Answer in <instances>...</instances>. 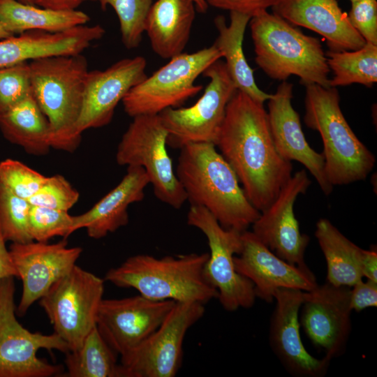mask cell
<instances>
[{"instance_id":"obj_9","label":"cell","mask_w":377,"mask_h":377,"mask_svg":"<svg viewBox=\"0 0 377 377\" xmlns=\"http://www.w3.org/2000/svg\"><path fill=\"white\" fill-rule=\"evenodd\" d=\"M103 293L104 280L75 265L39 300L69 351L78 349L96 326Z\"/></svg>"},{"instance_id":"obj_20","label":"cell","mask_w":377,"mask_h":377,"mask_svg":"<svg viewBox=\"0 0 377 377\" xmlns=\"http://www.w3.org/2000/svg\"><path fill=\"white\" fill-rule=\"evenodd\" d=\"M242 248L234 257L236 271L253 284L256 297L266 302L281 288L311 291L318 286L313 274L280 258L271 251L252 231L242 232Z\"/></svg>"},{"instance_id":"obj_27","label":"cell","mask_w":377,"mask_h":377,"mask_svg":"<svg viewBox=\"0 0 377 377\" xmlns=\"http://www.w3.org/2000/svg\"><path fill=\"white\" fill-rule=\"evenodd\" d=\"M89 20L87 14L77 9L57 10L17 0H0V23L12 35L29 31L61 32Z\"/></svg>"},{"instance_id":"obj_38","label":"cell","mask_w":377,"mask_h":377,"mask_svg":"<svg viewBox=\"0 0 377 377\" xmlns=\"http://www.w3.org/2000/svg\"><path fill=\"white\" fill-rule=\"evenodd\" d=\"M348 18L353 27L366 42L377 45V1L351 2Z\"/></svg>"},{"instance_id":"obj_43","label":"cell","mask_w":377,"mask_h":377,"mask_svg":"<svg viewBox=\"0 0 377 377\" xmlns=\"http://www.w3.org/2000/svg\"><path fill=\"white\" fill-rule=\"evenodd\" d=\"M31 3L44 8L57 10H75L84 0H30Z\"/></svg>"},{"instance_id":"obj_24","label":"cell","mask_w":377,"mask_h":377,"mask_svg":"<svg viewBox=\"0 0 377 377\" xmlns=\"http://www.w3.org/2000/svg\"><path fill=\"white\" fill-rule=\"evenodd\" d=\"M149 179L145 169L127 167L120 182L86 212L74 216L71 232L84 228L92 239H101L128 223L130 205L140 202Z\"/></svg>"},{"instance_id":"obj_34","label":"cell","mask_w":377,"mask_h":377,"mask_svg":"<svg viewBox=\"0 0 377 377\" xmlns=\"http://www.w3.org/2000/svg\"><path fill=\"white\" fill-rule=\"evenodd\" d=\"M74 216L68 212L31 205L29 233L33 241L47 242L54 237L66 239L71 232Z\"/></svg>"},{"instance_id":"obj_47","label":"cell","mask_w":377,"mask_h":377,"mask_svg":"<svg viewBox=\"0 0 377 377\" xmlns=\"http://www.w3.org/2000/svg\"><path fill=\"white\" fill-rule=\"evenodd\" d=\"M350 2H353V1H357V0H349Z\"/></svg>"},{"instance_id":"obj_12","label":"cell","mask_w":377,"mask_h":377,"mask_svg":"<svg viewBox=\"0 0 377 377\" xmlns=\"http://www.w3.org/2000/svg\"><path fill=\"white\" fill-rule=\"evenodd\" d=\"M14 276L0 279V377H50L62 368L37 356L40 349L69 352L54 332L43 334L23 327L15 318Z\"/></svg>"},{"instance_id":"obj_14","label":"cell","mask_w":377,"mask_h":377,"mask_svg":"<svg viewBox=\"0 0 377 377\" xmlns=\"http://www.w3.org/2000/svg\"><path fill=\"white\" fill-rule=\"evenodd\" d=\"M311 184L305 170L296 172L251 225L253 233L271 251L306 271H310L304 261L310 238L300 232L293 207L298 195L305 194Z\"/></svg>"},{"instance_id":"obj_23","label":"cell","mask_w":377,"mask_h":377,"mask_svg":"<svg viewBox=\"0 0 377 377\" xmlns=\"http://www.w3.org/2000/svg\"><path fill=\"white\" fill-rule=\"evenodd\" d=\"M105 32L99 24H84L61 32L29 31L0 39V68L41 57L80 54Z\"/></svg>"},{"instance_id":"obj_35","label":"cell","mask_w":377,"mask_h":377,"mask_svg":"<svg viewBox=\"0 0 377 377\" xmlns=\"http://www.w3.org/2000/svg\"><path fill=\"white\" fill-rule=\"evenodd\" d=\"M31 94L29 61L0 68V117Z\"/></svg>"},{"instance_id":"obj_31","label":"cell","mask_w":377,"mask_h":377,"mask_svg":"<svg viewBox=\"0 0 377 377\" xmlns=\"http://www.w3.org/2000/svg\"><path fill=\"white\" fill-rule=\"evenodd\" d=\"M325 55L333 72L330 87L356 83L371 87L377 82V45L366 42L355 50H330Z\"/></svg>"},{"instance_id":"obj_39","label":"cell","mask_w":377,"mask_h":377,"mask_svg":"<svg viewBox=\"0 0 377 377\" xmlns=\"http://www.w3.org/2000/svg\"><path fill=\"white\" fill-rule=\"evenodd\" d=\"M208 6L248 15L251 17L260 10L273 7L281 0H205Z\"/></svg>"},{"instance_id":"obj_30","label":"cell","mask_w":377,"mask_h":377,"mask_svg":"<svg viewBox=\"0 0 377 377\" xmlns=\"http://www.w3.org/2000/svg\"><path fill=\"white\" fill-rule=\"evenodd\" d=\"M115 354L96 326L78 349L66 353L65 376L120 377Z\"/></svg>"},{"instance_id":"obj_1","label":"cell","mask_w":377,"mask_h":377,"mask_svg":"<svg viewBox=\"0 0 377 377\" xmlns=\"http://www.w3.org/2000/svg\"><path fill=\"white\" fill-rule=\"evenodd\" d=\"M215 146L236 174L249 201L260 212L292 177L291 162L274 146L263 104L239 90L227 105Z\"/></svg>"},{"instance_id":"obj_7","label":"cell","mask_w":377,"mask_h":377,"mask_svg":"<svg viewBox=\"0 0 377 377\" xmlns=\"http://www.w3.org/2000/svg\"><path fill=\"white\" fill-rule=\"evenodd\" d=\"M222 55L213 44L192 53L182 52L133 87L122 100L124 112L131 117L158 114L179 107L195 96L202 86L198 76Z\"/></svg>"},{"instance_id":"obj_13","label":"cell","mask_w":377,"mask_h":377,"mask_svg":"<svg viewBox=\"0 0 377 377\" xmlns=\"http://www.w3.org/2000/svg\"><path fill=\"white\" fill-rule=\"evenodd\" d=\"M205 304L175 302L161 325L145 341L121 356L120 377H174L183 359L188 329L204 315Z\"/></svg>"},{"instance_id":"obj_44","label":"cell","mask_w":377,"mask_h":377,"mask_svg":"<svg viewBox=\"0 0 377 377\" xmlns=\"http://www.w3.org/2000/svg\"><path fill=\"white\" fill-rule=\"evenodd\" d=\"M195 4V9L198 12L205 13L208 8V4L205 0H191Z\"/></svg>"},{"instance_id":"obj_42","label":"cell","mask_w":377,"mask_h":377,"mask_svg":"<svg viewBox=\"0 0 377 377\" xmlns=\"http://www.w3.org/2000/svg\"><path fill=\"white\" fill-rule=\"evenodd\" d=\"M17 276V272L10 258L9 250L6 246V241L0 232V279L8 276Z\"/></svg>"},{"instance_id":"obj_41","label":"cell","mask_w":377,"mask_h":377,"mask_svg":"<svg viewBox=\"0 0 377 377\" xmlns=\"http://www.w3.org/2000/svg\"><path fill=\"white\" fill-rule=\"evenodd\" d=\"M362 269L363 277L377 282V252L376 250L363 249Z\"/></svg>"},{"instance_id":"obj_26","label":"cell","mask_w":377,"mask_h":377,"mask_svg":"<svg viewBox=\"0 0 377 377\" xmlns=\"http://www.w3.org/2000/svg\"><path fill=\"white\" fill-rule=\"evenodd\" d=\"M230 13L228 25L223 15L214 18L219 35L214 45L225 59L227 71L237 89L256 102L264 104L272 94L262 91L256 84L253 70L246 59L242 47L245 30L251 17L233 11Z\"/></svg>"},{"instance_id":"obj_22","label":"cell","mask_w":377,"mask_h":377,"mask_svg":"<svg viewBox=\"0 0 377 377\" xmlns=\"http://www.w3.org/2000/svg\"><path fill=\"white\" fill-rule=\"evenodd\" d=\"M272 8L289 23L321 35L330 50H355L366 43L337 0H281Z\"/></svg>"},{"instance_id":"obj_2","label":"cell","mask_w":377,"mask_h":377,"mask_svg":"<svg viewBox=\"0 0 377 377\" xmlns=\"http://www.w3.org/2000/svg\"><path fill=\"white\" fill-rule=\"evenodd\" d=\"M175 173L191 205L205 208L223 228L242 232L260 216L214 144L182 147Z\"/></svg>"},{"instance_id":"obj_4","label":"cell","mask_w":377,"mask_h":377,"mask_svg":"<svg viewBox=\"0 0 377 377\" xmlns=\"http://www.w3.org/2000/svg\"><path fill=\"white\" fill-rule=\"evenodd\" d=\"M249 24L255 61L267 76L283 82L295 75L305 86L330 87V70L318 38L267 10L252 16Z\"/></svg>"},{"instance_id":"obj_32","label":"cell","mask_w":377,"mask_h":377,"mask_svg":"<svg viewBox=\"0 0 377 377\" xmlns=\"http://www.w3.org/2000/svg\"><path fill=\"white\" fill-rule=\"evenodd\" d=\"M31 204L0 182V232L6 242L27 243L33 239L29 233Z\"/></svg>"},{"instance_id":"obj_36","label":"cell","mask_w":377,"mask_h":377,"mask_svg":"<svg viewBox=\"0 0 377 377\" xmlns=\"http://www.w3.org/2000/svg\"><path fill=\"white\" fill-rule=\"evenodd\" d=\"M46 177L17 160L7 158L0 162V182L22 198L29 200Z\"/></svg>"},{"instance_id":"obj_40","label":"cell","mask_w":377,"mask_h":377,"mask_svg":"<svg viewBox=\"0 0 377 377\" xmlns=\"http://www.w3.org/2000/svg\"><path fill=\"white\" fill-rule=\"evenodd\" d=\"M350 306L356 312L377 306V282L359 281L350 288Z\"/></svg>"},{"instance_id":"obj_21","label":"cell","mask_w":377,"mask_h":377,"mask_svg":"<svg viewBox=\"0 0 377 377\" xmlns=\"http://www.w3.org/2000/svg\"><path fill=\"white\" fill-rule=\"evenodd\" d=\"M293 84L283 81L268 100L267 118L274 146L282 158L302 164L328 195L333 186L327 180L324 157L312 149L302 129L299 114L292 105Z\"/></svg>"},{"instance_id":"obj_25","label":"cell","mask_w":377,"mask_h":377,"mask_svg":"<svg viewBox=\"0 0 377 377\" xmlns=\"http://www.w3.org/2000/svg\"><path fill=\"white\" fill-rule=\"evenodd\" d=\"M191 0H157L152 3L145 25L153 51L166 59L183 52L195 17Z\"/></svg>"},{"instance_id":"obj_48","label":"cell","mask_w":377,"mask_h":377,"mask_svg":"<svg viewBox=\"0 0 377 377\" xmlns=\"http://www.w3.org/2000/svg\"><path fill=\"white\" fill-rule=\"evenodd\" d=\"M94 1V0H84V1Z\"/></svg>"},{"instance_id":"obj_3","label":"cell","mask_w":377,"mask_h":377,"mask_svg":"<svg viewBox=\"0 0 377 377\" xmlns=\"http://www.w3.org/2000/svg\"><path fill=\"white\" fill-rule=\"evenodd\" d=\"M29 68L32 94L48 121L51 148L75 151L82 140L77 124L87 58L82 53L41 57L30 61Z\"/></svg>"},{"instance_id":"obj_11","label":"cell","mask_w":377,"mask_h":377,"mask_svg":"<svg viewBox=\"0 0 377 377\" xmlns=\"http://www.w3.org/2000/svg\"><path fill=\"white\" fill-rule=\"evenodd\" d=\"M202 75L209 82L193 105L170 108L158 114L168 132L167 145L171 147L180 149L190 143H216L227 105L237 89L221 59Z\"/></svg>"},{"instance_id":"obj_46","label":"cell","mask_w":377,"mask_h":377,"mask_svg":"<svg viewBox=\"0 0 377 377\" xmlns=\"http://www.w3.org/2000/svg\"><path fill=\"white\" fill-rule=\"evenodd\" d=\"M19 1H21L22 3H27V4H31L33 5L30 0H17Z\"/></svg>"},{"instance_id":"obj_33","label":"cell","mask_w":377,"mask_h":377,"mask_svg":"<svg viewBox=\"0 0 377 377\" xmlns=\"http://www.w3.org/2000/svg\"><path fill=\"white\" fill-rule=\"evenodd\" d=\"M103 10L110 6L119 22L121 39L126 49L137 48L142 39L153 0H97Z\"/></svg>"},{"instance_id":"obj_5","label":"cell","mask_w":377,"mask_h":377,"mask_svg":"<svg viewBox=\"0 0 377 377\" xmlns=\"http://www.w3.org/2000/svg\"><path fill=\"white\" fill-rule=\"evenodd\" d=\"M209 253L156 258L138 254L110 269L105 280L120 288H132L154 300L197 302L203 304L219 293L203 275Z\"/></svg>"},{"instance_id":"obj_45","label":"cell","mask_w":377,"mask_h":377,"mask_svg":"<svg viewBox=\"0 0 377 377\" xmlns=\"http://www.w3.org/2000/svg\"><path fill=\"white\" fill-rule=\"evenodd\" d=\"M13 35L8 32L0 23V39H3L12 36Z\"/></svg>"},{"instance_id":"obj_18","label":"cell","mask_w":377,"mask_h":377,"mask_svg":"<svg viewBox=\"0 0 377 377\" xmlns=\"http://www.w3.org/2000/svg\"><path fill=\"white\" fill-rule=\"evenodd\" d=\"M146 67L145 58L136 56L120 59L103 71H89L84 80L78 131L82 134L86 130L109 124L117 105L147 77Z\"/></svg>"},{"instance_id":"obj_29","label":"cell","mask_w":377,"mask_h":377,"mask_svg":"<svg viewBox=\"0 0 377 377\" xmlns=\"http://www.w3.org/2000/svg\"><path fill=\"white\" fill-rule=\"evenodd\" d=\"M0 130L8 141L31 155L44 156L51 149L48 121L33 94L0 117Z\"/></svg>"},{"instance_id":"obj_17","label":"cell","mask_w":377,"mask_h":377,"mask_svg":"<svg viewBox=\"0 0 377 377\" xmlns=\"http://www.w3.org/2000/svg\"><path fill=\"white\" fill-rule=\"evenodd\" d=\"M82 252L68 247L66 239L54 244L32 241L12 243L9 253L17 277L22 281V294L17 311L24 315L59 279L76 264Z\"/></svg>"},{"instance_id":"obj_8","label":"cell","mask_w":377,"mask_h":377,"mask_svg":"<svg viewBox=\"0 0 377 377\" xmlns=\"http://www.w3.org/2000/svg\"><path fill=\"white\" fill-rule=\"evenodd\" d=\"M167 138L158 114L134 117L118 145L116 161L121 166L143 168L155 196L179 209L187 198L167 151Z\"/></svg>"},{"instance_id":"obj_16","label":"cell","mask_w":377,"mask_h":377,"mask_svg":"<svg viewBox=\"0 0 377 377\" xmlns=\"http://www.w3.org/2000/svg\"><path fill=\"white\" fill-rule=\"evenodd\" d=\"M299 316L302 326L314 346L330 360L346 350L351 332L350 287L328 282L305 291Z\"/></svg>"},{"instance_id":"obj_6","label":"cell","mask_w":377,"mask_h":377,"mask_svg":"<svg viewBox=\"0 0 377 377\" xmlns=\"http://www.w3.org/2000/svg\"><path fill=\"white\" fill-rule=\"evenodd\" d=\"M339 103L336 87L306 86L304 121L320 135L325 174L332 186L365 179L376 163L375 156L345 119Z\"/></svg>"},{"instance_id":"obj_10","label":"cell","mask_w":377,"mask_h":377,"mask_svg":"<svg viewBox=\"0 0 377 377\" xmlns=\"http://www.w3.org/2000/svg\"><path fill=\"white\" fill-rule=\"evenodd\" d=\"M186 219L188 225L200 230L207 239L210 252L203 275L218 291L223 308L234 311L252 307L256 297L253 284L236 271L234 263L235 256L242 248V232L223 228L200 206L191 205Z\"/></svg>"},{"instance_id":"obj_15","label":"cell","mask_w":377,"mask_h":377,"mask_svg":"<svg viewBox=\"0 0 377 377\" xmlns=\"http://www.w3.org/2000/svg\"><path fill=\"white\" fill-rule=\"evenodd\" d=\"M175 303L172 300L148 299L140 294L121 299H103L96 327L112 349L121 357L161 325Z\"/></svg>"},{"instance_id":"obj_37","label":"cell","mask_w":377,"mask_h":377,"mask_svg":"<svg viewBox=\"0 0 377 377\" xmlns=\"http://www.w3.org/2000/svg\"><path fill=\"white\" fill-rule=\"evenodd\" d=\"M79 192L61 175L47 177L28 201L33 206L68 212L78 201Z\"/></svg>"},{"instance_id":"obj_28","label":"cell","mask_w":377,"mask_h":377,"mask_svg":"<svg viewBox=\"0 0 377 377\" xmlns=\"http://www.w3.org/2000/svg\"><path fill=\"white\" fill-rule=\"evenodd\" d=\"M315 236L327 264V282L352 287L363 279V249L344 236L328 219L316 223Z\"/></svg>"},{"instance_id":"obj_19","label":"cell","mask_w":377,"mask_h":377,"mask_svg":"<svg viewBox=\"0 0 377 377\" xmlns=\"http://www.w3.org/2000/svg\"><path fill=\"white\" fill-rule=\"evenodd\" d=\"M305 291L281 288L273 294L276 306L269 330L270 346L285 369L295 377H322L331 360L318 359L305 349L300 337V311Z\"/></svg>"}]
</instances>
